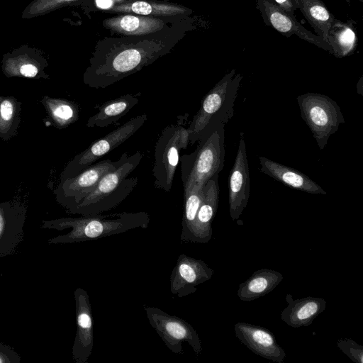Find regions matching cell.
<instances>
[{"mask_svg": "<svg viewBox=\"0 0 363 363\" xmlns=\"http://www.w3.org/2000/svg\"><path fill=\"white\" fill-rule=\"evenodd\" d=\"M17 101L11 97H0V136L8 139L17 126Z\"/></svg>", "mask_w": 363, "mask_h": 363, "instance_id": "f1b7e54d", "label": "cell"}, {"mask_svg": "<svg viewBox=\"0 0 363 363\" xmlns=\"http://www.w3.org/2000/svg\"><path fill=\"white\" fill-rule=\"evenodd\" d=\"M86 0H33L22 12L21 17L30 19L43 16L57 9L75 6Z\"/></svg>", "mask_w": 363, "mask_h": 363, "instance_id": "f546056e", "label": "cell"}, {"mask_svg": "<svg viewBox=\"0 0 363 363\" xmlns=\"http://www.w3.org/2000/svg\"><path fill=\"white\" fill-rule=\"evenodd\" d=\"M26 211L18 201L0 203V257L14 254L23 241Z\"/></svg>", "mask_w": 363, "mask_h": 363, "instance_id": "2e32d148", "label": "cell"}, {"mask_svg": "<svg viewBox=\"0 0 363 363\" xmlns=\"http://www.w3.org/2000/svg\"><path fill=\"white\" fill-rule=\"evenodd\" d=\"M186 16L154 17L133 13H120L102 21L103 26L119 35H144L160 30L166 26Z\"/></svg>", "mask_w": 363, "mask_h": 363, "instance_id": "ac0fdd59", "label": "cell"}, {"mask_svg": "<svg viewBox=\"0 0 363 363\" xmlns=\"http://www.w3.org/2000/svg\"><path fill=\"white\" fill-rule=\"evenodd\" d=\"M147 119L146 114L132 118L120 127L91 143L87 148L77 154L68 162L62 172L60 180L76 176L121 145L134 135L143 125Z\"/></svg>", "mask_w": 363, "mask_h": 363, "instance_id": "ba28073f", "label": "cell"}, {"mask_svg": "<svg viewBox=\"0 0 363 363\" xmlns=\"http://www.w3.org/2000/svg\"><path fill=\"white\" fill-rule=\"evenodd\" d=\"M357 1H359V2H361V3H362V2H363V0H357Z\"/></svg>", "mask_w": 363, "mask_h": 363, "instance_id": "e575fe53", "label": "cell"}, {"mask_svg": "<svg viewBox=\"0 0 363 363\" xmlns=\"http://www.w3.org/2000/svg\"><path fill=\"white\" fill-rule=\"evenodd\" d=\"M285 10L291 17L296 18L295 11L298 9L296 0H274Z\"/></svg>", "mask_w": 363, "mask_h": 363, "instance_id": "d6a6232c", "label": "cell"}, {"mask_svg": "<svg viewBox=\"0 0 363 363\" xmlns=\"http://www.w3.org/2000/svg\"><path fill=\"white\" fill-rule=\"evenodd\" d=\"M285 299L288 305L281 311V319L294 328L310 325L326 307L325 300L319 297L294 299L292 295L288 294Z\"/></svg>", "mask_w": 363, "mask_h": 363, "instance_id": "44dd1931", "label": "cell"}, {"mask_svg": "<svg viewBox=\"0 0 363 363\" xmlns=\"http://www.w3.org/2000/svg\"><path fill=\"white\" fill-rule=\"evenodd\" d=\"M337 347L354 363H363V346L349 338L339 339Z\"/></svg>", "mask_w": 363, "mask_h": 363, "instance_id": "4dcf8cb0", "label": "cell"}, {"mask_svg": "<svg viewBox=\"0 0 363 363\" xmlns=\"http://www.w3.org/2000/svg\"><path fill=\"white\" fill-rule=\"evenodd\" d=\"M136 95L126 94L104 104L99 111L91 116L86 124L88 128H106L116 123L138 104Z\"/></svg>", "mask_w": 363, "mask_h": 363, "instance_id": "d4e9b609", "label": "cell"}, {"mask_svg": "<svg viewBox=\"0 0 363 363\" xmlns=\"http://www.w3.org/2000/svg\"><path fill=\"white\" fill-rule=\"evenodd\" d=\"M203 186L191 185L184 188V211L180 240L193 243L196 217L202 202Z\"/></svg>", "mask_w": 363, "mask_h": 363, "instance_id": "4316f807", "label": "cell"}, {"mask_svg": "<svg viewBox=\"0 0 363 363\" xmlns=\"http://www.w3.org/2000/svg\"><path fill=\"white\" fill-rule=\"evenodd\" d=\"M346 1V3L349 4L350 3V0H345Z\"/></svg>", "mask_w": 363, "mask_h": 363, "instance_id": "836d02e7", "label": "cell"}, {"mask_svg": "<svg viewBox=\"0 0 363 363\" xmlns=\"http://www.w3.org/2000/svg\"><path fill=\"white\" fill-rule=\"evenodd\" d=\"M104 12L133 13L154 17L189 16L193 10L179 4L160 0H119L113 1Z\"/></svg>", "mask_w": 363, "mask_h": 363, "instance_id": "d6986e66", "label": "cell"}, {"mask_svg": "<svg viewBox=\"0 0 363 363\" xmlns=\"http://www.w3.org/2000/svg\"><path fill=\"white\" fill-rule=\"evenodd\" d=\"M250 197V171L247 159L243 133L229 177L228 201L230 216L233 220H238L247 206Z\"/></svg>", "mask_w": 363, "mask_h": 363, "instance_id": "5bb4252c", "label": "cell"}, {"mask_svg": "<svg viewBox=\"0 0 363 363\" xmlns=\"http://www.w3.org/2000/svg\"><path fill=\"white\" fill-rule=\"evenodd\" d=\"M77 331L72 349L76 363H87L94 347L93 315L86 291L77 288L74 292Z\"/></svg>", "mask_w": 363, "mask_h": 363, "instance_id": "7c38bea8", "label": "cell"}, {"mask_svg": "<svg viewBox=\"0 0 363 363\" xmlns=\"http://www.w3.org/2000/svg\"><path fill=\"white\" fill-rule=\"evenodd\" d=\"M143 306L150 325L173 353L184 354L182 343L186 342L197 357L201 354V341L190 323L178 316L171 315L159 308L147 305Z\"/></svg>", "mask_w": 363, "mask_h": 363, "instance_id": "9c48e42d", "label": "cell"}, {"mask_svg": "<svg viewBox=\"0 0 363 363\" xmlns=\"http://www.w3.org/2000/svg\"><path fill=\"white\" fill-rule=\"evenodd\" d=\"M142 158L143 154L137 151L115 169L104 174L94 189L69 213L97 215L118 206L137 186L138 179L128 175L138 166Z\"/></svg>", "mask_w": 363, "mask_h": 363, "instance_id": "3957f363", "label": "cell"}, {"mask_svg": "<svg viewBox=\"0 0 363 363\" xmlns=\"http://www.w3.org/2000/svg\"><path fill=\"white\" fill-rule=\"evenodd\" d=\"M43 104L51 121L58 128H64L79 118V107L72 101L45 97Z\"/></svg>", "mask_w": 363, "mask_h": 363, "instance_id": "83f0119b", "label": "cell"}, {"mask_svg": "<svg viewBox=\"0 0 363 363\" xmlns=\"http://www.w3.org/2000/svg\"><path fill=\"white\" fill-rule=\"evenodd\" d=\"M21 357L11 347L0 342V363H19Z\"/></svg>", "mask_w": 363, "mask_h": 363, "instance_id": "1f68e13d", "label": "cell"}, {"mask_svg": "<svg viewBox=\"0 0 363 363\" xmlns=\"http://www.w3.org/2000/svg\"><path fill=\"white\" fill-rule=\"evenodd\" d=\"M259 160L260 170L263 173L285 185L309 194H327L323 189L303 173L264 157L259 156Z\"/></svg>", "mask_w": 363, "mask_h": 363, "instance_id": "7402d4cb", "label": "cell"}, {"mask_svg": "<svg viewBox=\"0 0 363 363\" xmlns=\"http://www.w3.org/2000/svg\"><path fill=\"white\" fill-rule=\"evenodd\" d=\"M125 152L117 161L108 159L92 164L73 177L61 179L54 193L57 201L70 211L96 186L104 174L115 169L128 157Z\"/></svg>", "mask_w": 363, "mask_h": 363, "instance_id": "30bf717a", "label": "cell"}, {"mask_svg": "<svg viewBox=\"0 0 363 363\" xmlns=\"http://www.w3.org/2000/svg\"><path fill=\"white\" fill-rule=\"evenodd\" d=\"M150 221V216L145 211L121 212L43 220L41 228L57 230L71 229L67 233L48 241L49 244H68L97 240L135 228L145 229Z\"/></svg>", "mask_w": 363, "mask_h": 363, "instance_id": "7a4b0ae2", "label": "cell"}, {"mask_svg": "<svg viewBox=\"0 0 363 363\" xmlns=\"http://www.w3.org/2000/svg\"><path fill=\"white\" fill-rule=\"evenodd\" d=\"M255 6L266 26L273 28L286 37L295 35L332 54V49L328 43L305 28L296 18L291 17L274 0H255Z\"/></svg>", "mask_w": 363, "mask_h": 363, "instance_id": "8fae6325", "label": "cell"}, {"mask_svg": "<svg viewBox=\"0 0 363 363\" xmlns=\"http://www.w3.org/2000/svg\"><path fill=\"white\" fill-rule=\"evenodd\" d=\"M224 124L215 123L203 133L196 149L180 156L181 177L184 188L203 186L218 174L224 163Z\"/></svg>", "mask_w": 363, "mask_h": 363, "instance_id": "277c9868", "label": "cell"}, {"mask_svg": "<svg viewBox=\"0 0 363 363\" xmlns=\"http://www.w3.org/2000/svg\"><path fill=\"white\" fill-rule=\"evenodd\" d=\"M189 143L188 128L179 123H172L162 131L155 146L152 167L154 185L169 192L173 184L182 150Z\"/></svg>", "mask_w": 363, "mask_h": 363, "instance_id": "52a82bcc", "label": "cell"}, {"mask_svg": "<svg viewBox=\"0 0 363 363\" xmlns=\"http://www.w3.org/2000/svg\"><path fill=\"white\" fill-rule=\"evenodd\" d=\"M301 116L310 128L320 150L326 146L330 137L345 123L337 104L330 97L307 92L297 97Z\"/></svg>", "mask_w": 363, "mask_h": 363, "instance_id": "8992f818", "label": "cell"}, {"mask_svg": "<svg viewBox=\"0 0 363 363\" xmlns=\"http://www.w3.org/2000/svg\"><path fill=\"white\" fill-rule=\"evenodd\" d=\"M1 62L2 70L8 77H48L44 72L48 65L45 53L28 45H22L5 53Z\"/></svg>", "mask_w": 363, "mask_h": 363, "instance_id": "9a60e30c", "label": "cell"}, {"mask_svg": "<svg viewBox=\"0 0 363 363\" xmlns=\"http://www.w3.org/2000/svg\"><path fill=\"white\" fill-rule=\"evenodd\" d=\"M356 26V21L352 19L346 22L333 19L328 33L327 43L335 57L342 58L354 53L358 44Z\"/></svg>", "mask_w": 363, "mask_h": 363, "instance_id": "cb8c5ba5", "label": "cell"}, {"mask_svg": "<svg viewBox=\"0 0 363 363\" xmlns=\"http://www.w3.org/2000/svg\"><path fill=\"white\" fill-rule=\"evenodd\" d=\"M235 336L253 353L282 363L286 354L277 342L274 334L267 328L247 323L238 322L234 325Z\"/></svg>", "mask_w": 363, "mask_h": 363, "instance_id": "e0dca14e", "label": "cell"}, {"mask_svg": "<svg viewBox=\"0 0 363 363\" xmlns=\"http://www.w3.org/2000/svg\"><path fill=\"white\" fill-rule=\"evenodd\" d=\"M197 18L186 16L144 35L105 37L95 44L82 80L90 88L105 89L140 71L172 52Z\"/></svg>", "mask_w": 363, "mask_h": 363, "instance_id": "6da1fadb", "label": "cell"}, {"mask_svg": "<svg viewBox=\"0 0 363 363\" xmlns=\"http://www.w3.org/2000/svg\"><path fill=\"white\" fill-rule=\"evenodd\" d=\"M213 273L204 261L181 254L170 275V291L179 298L194 294Z\"/></svg>", "mask_w": 363, "mask_h": 363, "instance_id": "4fadbf2b", "label": "cell"}, {"mask_svg": "<svg viewBox=\"0 0 363 363\" xmlns=\"http://www.w3.org/2000/svg\"><path fill=\"white\" fill-rule=\"evenodd\" d=\"M283 279V275L277 271L269 269H259L240 284L237 295L242 301H252L272 291Z\"/></svg>", "mask_w": 363, "mask_h": 363, "instance_id": "603a6c76", "label": "cell"}, {"mask_svg": "<svg viewBox=\"0 0 363 363\" xmlns=\"http://www.w3.org/2000/svg\"><path fill=\"white\" fill-rule=\"evenodd\" d=\"M243 77L233 69L205 96L189 127V143L198 142L205 130L211 124L227 123L233 116V106Z\"/></svg>", "mask_w": 363, "mask_h": 363, "instance_id": "5b68a950", "label": "cell"}, {"mask_svg": "<svg viewBox=\"0 0 363 363\" xmlns=\"http://www.w3.org/2000/svg\"><path fill=\"white\" fill-rule=\"evenodd\" d=\"M218 174L203 185V196L198 210L193 243L206 244L213 235L212 221L217 211L219 199Z\"/></svg>", "mask_w": 363, "mask_h": 363, "instance_id": "ffe728a7", "label": "cell"}, {"mask_svg": "<svg viewBox=\"0 0 363 363\" xmlns=\"http://www.w3.org/2000/svg\"><path fill=\"white\" fill-rule=\"evenodd\" d=\"M301 11L317 35L327 43L328 33L335 16L321 0H296Z\"/></svg>", "mask_w": 363, "mask_h": 363, "instance_id": "484cf974", "label": "cell"}]
</instances>
